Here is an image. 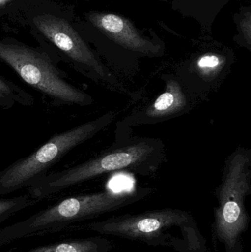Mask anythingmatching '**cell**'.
I'll list each match as a JSON object with an SVG mask.
<instances>
[{"mask_svg":"<svg viewBox=\"0 0 251 252\" xmlns=\"http://www.w3.org/2000/svg\"><path fill=\"white\" fill-rule=\"evenodd\" d=\"M8 19L29 30L38 46L59 62L100 85L118 87L83 34L72 6L55 0H29Z\"/></svg>","mask_w":251,"mask_h":252,"instance_id":"obj_1","label":"cell"},{"mask_svg":"<svg viewBox=\"0 0 251 252\" xmlns=\"http://www.w3.org/2000/svg\"><path fill=\"white\" fill-rule=\"evenodd\" d=\"M165 158V144L162 139L128 137L81 164L59 171L48 172L28 188V195L40 201L113 172L152 176L159 170Z\"/></svg>","mask_w":251,"mask_h":252,"instance_id":"obj_2","label":"cell"},{"mask_svg":"<svg viewBox=\"0 0 251 252\" xmlns=\"http://www.w3.org/2000/svg\"><path fill=\"white\" fill-rule=\"evenodd\" d=\"M72 229L90 231L178 252H209L206 239L193 215L180 209L127 213L79 224Z\"/></svg>","mask_w":251,"mask_h":252,"instance_id":"obj_3","label":"cell"},{"mask_svg":"<svg viewBox=\"0 0 251 252\" xmlns=\"http://www.w3.org/2000/svg\"><path fill=\"white\" fill-rule=\"evenodd\" d=\"M153 192V188L140 187L128 190L106 189L67 197L25 220L0 229V247L24 238L72 229L79 223L136 204Z\"/></svg>","mask_w":251,"mask_h":252,"instance_id":"obj_4","label":"cell"},{"mask_svg":"<svg viewBox=\"0 0 251 252\" xmlns=\"http://www.w3.org/2000/svg\"><path fill=\"white\" fill-rule=\"evenodd\" d=\"M251 195V150L239 146L227 157L221 183L215 189L212 238L216 252H245L250 224L246 200Z\"/></svg>","mask_w":251,"mask_h":252,"instance_id":"obj_5","label":"cell"},{"mask_svg":"<svg viewBox=\"0 0 251 252\" xmlns=\"http://www.w3.org/2000/svg\"><path fill=\"white\" fill-rule=\"evenodd\" d=\"M0 61L24 83L41 93L53 106H91V94L69 81L60 62L44 49L12 37L0 38Z\"/></svg>","mask_w":251,"mask_h":252,"instance_id":"obj_6","label":"cell"},{"mask_svg":"<svg viewBox=\"0 0 251 252\" xmlns=\"http://www.w3.org/2000/svg\"><path fill=\"white\" fill-rule=\"evenodd\" d=\"M116 116L114 112L109 111L95 119L56 133L30 155L3 169L0 171V197L22 188L28 189L66 154L110 126Z\"/></svg>","mask_w":251,"mask_h":252,"instance_id":"obj_7","label":"cell"},{"mask_svg":"<svg viewBox=\"0 0 251 252\" xmlns=\"http://www.w3.org/2000/svg\"><path fill=\"white\" fill-rule=\"evenodd\" d=\"M165 87L144 109L126 117L122 124L128 126L150 125L185 115L193 109V95L181 78L164 75Z\"/></svg>","mask_w":251,"mask_h":252,"instance_id":"obj_8","label":"cell"},{"mask_svg":"<svg viewBox=\"0 0 251 252\" xmlns=\"http://www.w3.org/2000/svg\"><path fill=\"white\" fill-rule=\"evenodd\" d=\"M81 22L127 50L150 57L162 53L159 44L140 33L133 22L124 16L91 10L84 13V21Z\"/></svg>","mask_w":251,"mask_h":252,"instance_id":"obj_9","label":"cell"},{"mask_svg":"<svg viewBox=\"0 0 251 252\" xmlns=\"http://www.w3.org/2000/svg\"><path fill=\"white\" fill-rule=\"evenodd\" d=\"M113 244L103 235L69 238L22 252H112Z\"/></svg>","mask_w":251,"mask_h":252,"instance_id":"obj_10","label":"cell"},{"mask_svg":"<svg viewBox=\"0 0 251 252\" xmlns=\"http://www.w3.org/2000/svg\"><path fill=\"white\" fill-rule=\"evenodd\" d=\"M228 59L220 53L208 52L200 55L190 63L189 71L193 72V77L200 79L207 84L222 79L223 75L228 72Z\"/></svg>","mask_w":251,"mask_h":252,"instance_id":"obj_11","label":"cell"},{"mask_svg":"<svg viewBox=\"0 0 251 252\" xmlns=\"http://www.w3.org/2000/svg\"><path fill=\"white\" fill-rule=\"evenodd\" d=\"M28 194L9 198H0V224L21 210L38 203Z\"/></svg>","mask_w":251,"mask_h":252,"instance_id":"obj_12","label":"cell"},{"mask_svg":"<svg viewBox=\"0 0 251 252\" xmlns=\"http://www.w3.org/2000/svg\"><path fill=\"white\" fill-rule=\"evenodd\" d=\"M0 93L22 106H32L35 103L33 97L16 83L10 81L0 74Z\"/></svg>","mask_w":251,"mask_h":252,"instance_id":"obj_13","label":"cell"},{"mask_svg":"<svg viewBox=\"0 0 251 252\" xmlns=\"http://www.w3.org/2000/svg\"><path fill=\"white\" fill-rule=\"evenodd\" d=\"M240 44L251 50V11L250 9H245L240 12L237 21Z\"/></svg>","mask_w":251,"mask_h":252,"instance_id":"obj_14","label":"cell"},{"mask_svg":"<svg viewBox=\"0 0 251 252\" xmlns=\"http://www.w3.org/2000/svg\"><path fill=\"white\" fill-rule=\"evenodd\" d=\"M193 4V11H208L210 17L212 14H214L212 9H214L215 14H218L220 9L223 7L225 3L228 2V0H192ZM215 16V14H214Z\"/></svg>","mask_w":251,"mask_h":252,"instance_id":"obj_15","label":"cell"},{"mask_svg":"<svg viewBox=\"0 0 251 252\" xmlns=\"http://www.w3.org/2000/svg\"><path fill=\"white\" fill-rule=\"evenodd\" d=\"M29 0H0V19L17 13Z\"/></svg>","mask_w":251,"mask_h":252,"instance_id":"obj_16","label":"cell"},{"mask_svg":"<svg viewBox=\"0 0 251 252\" xmlns=\"http://www.w3.org/2000/svg\"><path fill=\"white\" fill-rule=\"evenodd\" d=\"M14 105L15 102L13 100L8 96L0 93V109L7 110V109H11Z\"/></svg>","mask_w":251,"mask_h":252,"instance_id":"obj_17","label":"cell"}]
</instances>
